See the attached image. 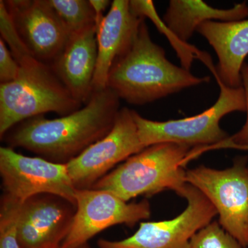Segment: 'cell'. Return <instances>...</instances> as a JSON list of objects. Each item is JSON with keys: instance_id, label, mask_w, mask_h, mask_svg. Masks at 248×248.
Masks as SVG:
<instances>
[{"instance_id": "8", "label": "cell", "mask_w": 248, "mask_h": 248, "mask_svg": "<svg viewBox=\"0 0 248 248\" xmlns=\"http://www.w3.org/2000/svg\"><path fill=\"white\" fill-rule=\"evenodd\" d=\"M0 176L4 194L22 203L36 195L59 196L76 205V190L66 164L32 157L9 146L0 148Z\"/></svg>"}, {"instance_id": "10", "label": "cell", "mask_w": 248, "mask_h": 248, "mask_svg": "<svg viewBox=\"0 0 248 248\" xmlns=\"http://www.w3.org/2000/svg\"><path fill=\"white\" fill-rule=\"evenodd\" d=\"M145 148L139 137L133 110L122 108L108 134L66 164L75 188H91L117 164Z\"/></svg>"}, {"instance_id": "1", "label": "cell", "mask_w": 248, "mask_h": 248, "mask_svg": "<svg viewBox=\"0 0 248 248\" xmlns=\"http://www.w3.org/2000/svg\"><path fill=\"white\" fill-rule=\"evenodd\" d=\"M120 97L110 89L93 91L89 102L68 115H43L18 124L1 138L57 164H66L112 130L120 110Z\"/></svg>"}, {"instance_id": "15", "label": "cell", "mask_w": 248, "mask_h": 248, "mask_svg": "<svg viewBox=\"0 0 248 248\" xmlns=\"http://www.w3.org/2000/svg\"><path fill=\"white\" fill-rule=\"evenodd\" d=\"M196 31L206 39L217 54V68L208 65L216 79L228 87L242 86L241 69L248 55V19L207 21Z\"/></svg>"}, {"instance_id": "24", "label": "cell", "mask_w": 248, "mask_h": 248, "mask_svg": "<svg viewBox=\"0 0 248 248\" xmlns=\"http://www.w3.org/2000/svg\"></svg>"}, {"instance_id": "19", "label": "cell", "mask_w": 248, "mask_h": 248, "mask_svg": "<svg viewBox=\"0 0 248 248\" xmlns=\"http://www.w3.org/2000/svg\"><path fill=\"white\" fill-rule=\"evenodd\" d=\"M190 248H244L219 223L212 221L194 235Z\"/></svg>"}, {"instance_id": "17", "label": "cell", "mask_w": 248, "mask_h": 248, "mask_svg": "<svg viewBox=\"0 0 248 248\" xmlns=\"http://www.w3.org/2000/svg\"><path fill=\"white\" fill-rule=\"evenodd\" d=\"M71 33L95 25V14L88 0H48Z\"/></svg>"}, {"instance_id": "3", "label": "cell", "mask_w": 248, "mask_h": 248, "mask_svg": "<svg viewBox=\"0 0 248 248\" xmlns=\"http://www.w3.org/2000/svg\"><path fill=\"white\" fill-rule=\"evenodd\" d=\"M20 66L14 81L0 84V137L24 121L56 112L65 116L81 108L52 67L30 53L15 58Z\"/></svg>"}, {"instance_id": "16", "label": "cell", "mask_w": 248, "mask_h": 248, "mask_svg": "<svg viewBox=\"0 0 248 248\" xmlns=\"http://www.w3.org/2000/svg\"><path fill=\"white\" fill-rule=\"evenodd\" d=\"M248 16L246 1L236 4L229 9L212 7L201 0H171L164 19L156 27L160 31L166 29L175 41L187 45L197 27L207 21L223 22L245 19Z\"/></svg>"}, {"instance_id": "7", "label": "cell", "mask_w": 248, "mask_h": 248, "mask_svg": "<svg viewBox=\"0 0 248 248\" xmlns=\"http://www.w3.org/2000/svg\"><path fill=\"white\" fill-rule=\"evenodd\" d=\"M178 195L187 200L185 210L175 218L141 222L136 232L126 239L98 241L99 248H190L194 235L211 223L216 209L193 186L186 184Z\"/></svg>"}, {"instance_id": "6", "label": "cell", "mask_w": 248, "mask_h": 248, "mask_svg": "<svg viewBox=\"0 0 248 248\" xmlns=\"http://www.w3.org/2000/svg\"><path fill=\"white\" fill-rule=\"evenodd\" d=\"M248 157L234 159L229 169L205 166L186 170V180L203 194L219 215L222 228L248 248Z\"/></svg>"}, {"instance_id": "11", "label": "cell", "mask_w": 248, "mask_h": 248, "mask_svg": "<svg viewBox=\"0 0 248 248\" xmlns=\"http://www.w3.org/2000/svg\"><path fill=\"white\" fill-rule=\"evenodd\" d=\"M4 3L28 50L50 66L66 46L71 33L48 0H5Z\"/></svg>"}, {"instance_id": "13", "label": "cell", "mask_w": 248, "mask_h": 248, "mask_svg": "<svg viewBox=\"0 0 248 248\" xmlns=\"http://www.w3.org/2000/svg\"><path fill=\"white\" fill-rule=\"evenodd\" d=\"M97 62V34L95 25H92L71 33L50 66L73 97L83 104L92 95Z\"/></svg>"}, {"instance_id": "4", "label": "cell", "mask_w": 248, "mask_h": 248, "mask_svg": "<svg viewBox=\"0 0 248 248\" xmlns=\"http://www.w3.org/2000/svg\"><path fill=\"white\" fill-rule=\"evenodd\" d=\"M192 148L170 142L147 147L112 170L91 189L108 191L126 202L139 196L151 197L169 190L178 195L187 184L185 167L193 159Z\"/></svg>"}, {"instance_id": "21", "label": "cell", "mask_w": 248, "mask_h": 248, "mask_svg": "<svg viewBox=\"0 0 248 248\" xmlns=\"http://www.w3.org/2000/svg\"><path fill=\"white\" fill-rule=\"evenodd\" d=\"M20 66L2 39H0V82H13L17 79Z\"/></svg>"}, {"instance_id": "18", "label": "cell", "mask_w": 248, "mask_h": 248, "mask_svg": "<svg viewBox=\"0 0 248 248\" xmlns=\"http://www.w3.org/2000/svg\"><path fill=\"white\" fill-rule=\"evenodd\" d=\"M20 202L3 195L0 203V248H22L17 236V218Z\"/></svg>"}, {"instance_id": "14", "label": "cell", "mask_w": 248, "mask_h": 248, "mask_svg": "<svg viewBox=\"0 0 248 248\" xmlns=\"http://www.w3.org/2000/svg\"><path fill=\"white\" fill-rule=\"evenodd\" d=\"M145 17L135 14L128 0H114L96 31L97 62L93 83V91L107 89V80L116 59L129 48Z\"/></svg>"}, {"instance_id": "9", "label": "cell", "mask_w": 248, "mask_h": 248, "mask_svg": "<svg viewBox=\"0 0 248 248\" xmlns=\"http://www.w3.org/2000/svg\"><path fill=\"white\" fill-rule=\"evenodd\" d=\"M76 203L73 226L60 248L79 247L111 226L133 227L151 215L148 200L130 203L107 190L76 189Z\"/></svg>"}, {"instance_id": "2", "label": "cell", "mask_w": 248, "mask_h": 248, "mask_svg": "<svg viewBox=\"0 0 248 248\" xmlns=\"http://www.w3.org/2000/svg\"><path fill=\"white\" fill-rule=\"evenodd\" d=\"M210 79L170 62L164 49L151 40L144 19L129 48L114 62L107 86L120 99L143 105Z\"/></svg>"}, {"instance_id": "5", "label": "cell", "mask_w": 248, "mask_h": 248, "mask_svg": "<svg viewBox=\"0 0 248 248\" xmlns=\"http://www.w3.org/2000/svg\"><path fill=\"white\" fill-rule=\"evenodd\" d=\"M220 94L216 103L193 117L156 122L144 118L133 110L139 137L145 148L161 143H176L195 147L213 146L226 141L228 134L220 127L224 116L235 111L246 112L244 87L231 88L217 79Z\"/></svg>"}, {"instance_id": "23", "label": "cell", "mask_w": 248, "mask_h": 248, "mask_svg": "<svg viewBox=\"0 0 248 248\" xmlns=\"http://www.w3.org/2000/svg\"><path fill=\"white\" fill-rule=\"evenodd\" d=\"M77 248H92L90 246L89 243L88 244L82 245V246H79V247Z\"/></svg>"}, {"instance_id": "12", "label": "cell", "mask_w": 248, "mask_h": 248, "mask_svg": "<svg viewBox=\"0 0 248 248\" xmlns=\"http://www.w3.org/2000/svg\"><path fill=\"white\" fill-rule=\"evenodd\" d=\"M76 205L59 196L36 195L21 203L17 236L22 248H60L71 231Z\"/></svg>"}, {"instance_id": "22", "label": "cell", "mask_w": 248, "mask_h": 248, "mask_svg": "<svg viewBox=\"0 0 248 248\" xmlns=\"http://www.w3.org/2000/svg\"><path fill=\"white\" fill-rule=\"evenodd\" d=\"M89 1L95 14L94 24H95L96 31H97L104 21L105 16L103 14L108 6L111 4L110 1L109 0H89Z\"/></svg>"}, {"instance_id": "20", "label": "cell", "mask_w": 248, "mask_h": 248, "mask_svg": "<svg viewBox=\"0 0 248 248\" xmlns=\"http://www.w3.org/2000/svg\"><path fill=\"white\" fill-rule=\"evenodd\" d=\"M241 79H242L243 87L246 94V123L238 133L233 136L229 137L226 141L221 142L218 144L211 147V149L218 148H232L236 149L248 151V64L244 63L241 69Z\"/></svg>"}]
</instances>
